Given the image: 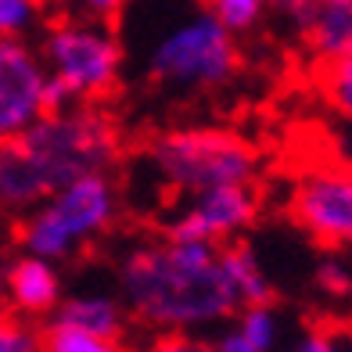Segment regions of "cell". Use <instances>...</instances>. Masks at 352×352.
I'll use <instances>...</instances> for the list:
<instances>
[{"label":"cell","instance_id":"1","mask_svg":"<svg viewBox=\"0 0 352 352\" xmlns=\"http://www.w3.org/2000/svg\"><path fill=\"white\" fill-rule=\"evenodd\" d=\"M116 295L130 320L155 334H205L241 309L223 274L219 248L166 234L133 237L122 245Z\"/></svg>","mask_w":352,"mask_h":352},{"label":"cell","instance_id":"2","mask_svg":"<svg viewBox=\"0 0 352 352\" xmlns=\"http://www.w3.org/2000/svg\"><path fill=\"white\" fill-rule=\"evenodd\" d=\"M126 158V130L108 104H69L19 140L0 144V216L22 219L29 209L90 173H116Z\"/></svg>","mask_w":352,"mask_h":352},{"label":"cell","instance_id":"3","mask_svg":"<svg viewBox=\"0 0 352 352\" xmlns=\"http://www.w3.org/2000/svg\"><path fill=\"white\" fill-rule=\"evenodd\" d=\"M144 83L166 98H212L237 83L245 69L241 40L227 33L201 0H158L144 11L133 36Z\"/></svg>","mask_w":352,"mask_h":352},{"label":"cell","instance_id":"4","mask_svg":"<svg viewBox=\"0 0 352 352\" xmlns=\"http://www.w3.org/2000/svg\"><path fill=\"white\" fill-rule=\"evenodd\" d=\"M140 166L169 205L212 187H259L263 148L234 126L169 122L140 144Z\"/></svg>","mask_w":352,"mask_h":352},{"label":"cell","instance_id":"5","mask_svg":"<svg viewBox=\"0 0 352 352\" xmlns=\"http://www.w3.org/2000/svg\"><path fill=\"white\" fill-rule=\"evenodd\" d=\"M126 212V195L116 173H90L51 190L36 209L14 223V245L54 266L76 263L116 234Z\"/></svg>","mask_w":352,"mask_h":352},{"label":"cell","instance_id":"6","mask_svg":"<svg viewBox=\"0 0 352 352\" xmlns=\"http://www.w3.org/2000/svg\"><path fill=\"white\" fill-rule=\"evenodd\" d=\"M36 51L51 76V104H108L119 94L130 51L116 22L87 19L79 11L54 14L36 36Z\"/></svg>","mask_w":352,"mask_h":352},{"label":"cell","instance_id":"7","mask_svg":"<svg viewBox=\"0 0 352 352\" xmlns=\"http://www.w3.org/2000/svg\"><path fill=\"white\" fill-rule=\"evenodd\" d=\"M284 212L327 252H352V162L316 158L302 166L284 195Z\"/></svg>","mask_w":352,"mask_h":352},{"label":"cell","instance_id":"8","mask_svg":"<svg viewBox=\"0 0 352 352\" xmlns=\"http://www.w3.org/2000/svg\"><path fill=\"white\" fill-rule=\"evenodd\" d=\"M259 212H263L259 187H212L201 190V195L169 201L158 234L227 248L237 245L259 223Z\"/></svg>","mask_w":352,"mask_h":352},{"label":"cell","instance_id":"9","mask_svg":"<svg viewBox=\"0 0 352 352\" xmlns=\"http://www.w3.org/2000/svg\"><path fill=\"white\" fill-rule=\"evenodd\" d=\"M47 111H54L51 76L36 43L0 40V144L29 133Z\"/></svg>","mask_w":352,"mask_h":352},{"label":"cell","instance_id":"10","mask_svg":"<svg viewBox=\"0 0 352 352\" xmlns=\"http://www.w3.org/2000/svg\"><path fill=\"white\" fill-rule=\"evenodd\" d=\"M65 298L61 266L36 259V255H11L8 259V313L19 320H51Z\"/></svg>","mask_w":352,"mask_h":352},{"label":"cell","instance_id":"11","mask_svg":"<svg viewBox=\"0 0 352 352\" xmlns=\"http://www.w3.org/2000/svg\"><path fill=\"white\" fill-rule=\"evenodd\" d=\"M295 43L313 69L352 54V0H313V11Z\"/></svg>","mask_w":352,"mask_h":352},{"label":"cell","instance_id":"12","mask_svg":"<svg viewBox=\"0 0 352 352\" xmlns=\"http://www.w3.org/2000/svg\"><path fill=\"white\" fill-rule=\"evenodd\" d=\"M54 324H65L76 331H90L101 338H122L130 327V313H126L122 298L104 287H83V292H65L61 306L54 309Z\"/></svg>","mask_w":352,"mask_h":352},{"label":"cell","instance_id":"13","mask_svg":"<svg viewBox=\"0 0 352 352\" xmlns=\"http://www.w3.org/2000/svg\"><path fill=\"white\" fill-rule=\"evenodd\" d=\"M219 263H223V274H227L234 295H237V306H263V302H274V280H270L263 259L245 241L219 248Z\"/></svg>","mask_w":352,"mask_h":352},{"label":"cell","instance_id":"14","mask_svg":"<svg viewBox=\"0 0 352 352\" xmlns=\"http://www.w3.org/2000/svg\"><path fill=\"white\" fill-rule=\"evenodd\" d=\"M223 331L234 334L241 345L255 349V352H280L284 342V316L277 313L274 302H263V306H241Z\"/></svg>","mask_w":352,"mask_h":352},{"label":"cell","instance_id":"15","mask_svg":"<svg viewBox=\"0 0 352 352\" xmlns=\"http://www.w3.org/2000/svg\"><path fill=\"white\" fill-rule=\"evenodd\" d=\"M316 94L331 116L352 130V54L316 69Z\"/></svg>","mask_w":352,"mask_h":352},{"label":"cell","instance_id":"16","mask_svg":"<svg viewBox=\"0 0 352 352\" xmlns=\"http://www.w3.org/2000/svg\"><path fill=\"white\" fill-rule=\"evenodd\" d=\"M201 8L237 40L255 36L270 19V0H201Z\"/></svg>","mask_w":352,"mask_h":352},{"label":"cell","instance_id":"17","mask_svg":"<svg viewBox=\"0 0 352 352\" xmlns=\"http://www.w3.org/2000/svg\"><path fill=\"white\" fill-rule=\"evenodd\" d=\"M40 352H130V345L126 338H101V334L47 320V327L40 331Z\"/></svg>","mask_w":352,"mask_h":352},{"label":"cell","instance_id":"18","mask_svg":"<svg viewBox=\"0 0 352 352\" xmlns=\"http://www.w3.org/2000/svg\"><path fill=\"white\" fill-rule=\"evenodd\" d=\"M47 22H51V11L40 0H0V40L36 43Z\"/></svg>","mask_w":352,"mask_h":352},{"label":"cell","instance_id":"19","mask_svg":"<svg viewBox=\"0 0 352 352\" xmlns=\"http://www.w3.org/2000/svg\"><path fill=\"white\" fill-rule=\"evenodd\" d=\"M316 287L327 298H349L352 295V263L345 259V252H327L316 263Z\"/></svg>","mask_w":352,"mask_h":352},{"label":"cell","instance_id":"20","mask_svg":"<svg viewBox=\"0 0 352 352\" xmlns=\"http://www.w3.org/2000/svg\"><path fill=\"white\" fill-rule=\"evenodd\" d=\"M309 11H313V0H270L266 25H274L277 33L287 36V40H298L302 25H306V19H309Z\"/></svg>","mask_w":352,"mask_h":352},{"label":"cell","instance_id":"21","mask_svg":"<svg viewBox=\"0 0 352 352\" xmlns=\"http://www.w3.org/2000/svg\"><path fill=\"white\" fill-rule=\"evenodd\" d=\"M0 352H40V331L29 320L4 313L0 316Z\"/></svg>","mask_w":352,"mask_h":352},{"label":"cell","instance_id":"22","mask_svg":"<svg viewBox=\"0 0 352 352\" xmlns=\"http://www.w3.org/2000/svg\"><path fill=\"white\" fill-rule=\"evenodd\" d=\"M144 352H223V349L216 345V338H205V334H158Z\"/></svg>","mask_w":352,"mask_h":352},{"label":"cell","instance_id":"23","mask_svg":"<svg viewBox=\"0 0 352 352\" xmlns=\"http://www.w3.org/2000/svg\"><path fill=\"white\" fill-rule=\"evenodd\" d=\"M284 352H342V338L327 327H309V331L295 334V342Z\"/></svg>","mask_w":352,"mask_h":352},{"label":"cell","instance_id":"24","mask_svg":"<svg viewBox=\"0 0 352 352\" xmlns=\"http://www.w3.org/2000/svg\"><path fill=\"white\" fill-rule=\"evenodd\" d=\"M130 8H133V0H76L72 4V11L87 14V19H101V22H116Z\"/></svg>","mask_w":352,"mask_h":352},{"label":"cell","instance_id":"25","mask_svg":"<svg viewBox=\"0 0 352 352\" xmlns=\"http://www.w3.org/2000/svg\"><path fill=\"white\" fill-rule=\"evenodd\" d=\"M8 313V259L0 255V316Z\"/></svg>","mask_w":352,"mask_h":352},{"label":"cell","instance_id":"26","mask_svg":"<svg viewBox=\"0 0 352 352\" xmlns=\"http://www.w3.org/2000/svg\"><path fill=\"white\" fill-rule=\"evenodd\" d=\"M40 4L51 11V14H65V11H72V4L76 0H40Z\"/></svg>","mask_w":352,"mask_h":352},{"label":"cell","instance_id":"27","mask_svg":"<svg viewBox=\"0 0 352 352\" xmlns=\"http://www.w3.org/2000/svg\"><path fill=\"white\" fill-rule=\"evenodd\" d=\"M338 338H342V352H352V331H342Z\"/></svg>","mask_w":352,"mask_h":352}]
</instances>
